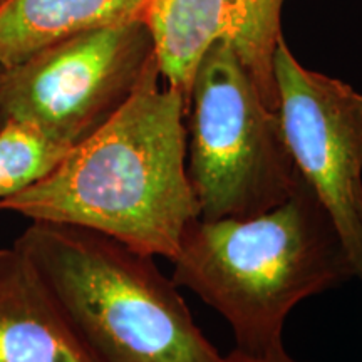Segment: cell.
I'll use <instances>...</instances> for the list:
<instances>
[{
  "label": "cell",
  "instance_id": "6da1fadb",
  "mask_svg": "<svg viewBox=\"0 0 362 362\" xmlns=\"http://www.w3.org/2000/svg\"><path fill=\"white\" fill-rule=\"evenodd\" d=\"M160 78L153 57L121 110L0 211L96 230L171 262L200 208L187 173V99Z\"/></svg>",
  "mask_w": 362,
  "mask_h": 362
},
{
  "label": "cell",
  "instance_id": "7a4b0ae2",
  "mask_svg": "<svg viewBox=\"0 0 362 362\" xmlns=\"http://www.w3.org/2000/svg\"><path fill=\"white\" fill-rule=\"evenodd\" d=\"M171 262L173 282L218 312L235 349L250 356L282 354L293 307L357 277L332 216L304 178L264 214L193 220Z\"/></svg>",
  "mask_w": 362,
  "mask_h": 362
},
{
  "label": "cell",
  "instance_id": "3957f363",
  "mask_svg": "<svg viewBox=\"0 0 362 362\" xmlns=\"http://www.w3.org/2000/svg\"><path fill=\"white\" fill-rule=\"evenodd\" d=\"M13 245L98 362H223L155 257L52 221H30Z\"/></svg>",
  "mask_w": 362,
  "mask_h": 362
},
{
  "label": "cell",
  "instance_id": "277c9868",
  "mask_svg": "<svg viewBox=\"0 0 362 362\" xmlns=\"http://www.w3.org/2000/svg\"><path fill=\"white\" fill-rule=\"evenodd\" d=\"M187 112V173L202 220L248 218L296 192L302 176L277 111L228 44L205 52Z\"/></svg>",
  "mask_w": 362,
  "mask_h": 362
},
{
  "label": "cell",
  "instance_id": "5b68a950",
  "mask_svg": "<svg viewBox=\"0 0 362 362\" xmlns=\"http://www.w3.org/2000/svg\"><path fill=\"white\" fill-rule=\"evenodd\" d=\"M155 57L146 22L90 29L0 69V126H29L74 148L107 123Z\"/></svg>",
  "mask_w": 362,
  "mask_h": 362
},
{
  "label": "cell",
  "instance_id": "8992f818",
  "mask_svg": "<svg viewBox=\"0 0 362 362\" xmlns=\"http://www.w3.org/2000/svg\"><path fill=\"white\" fill-rule=\"evenodd\" d=\"M277 116L298 175L314 189L362 275V94L305 69L279 40Z\"/></svg>",
  "mask_w": 362,
  "mask_h": 362
},
{
  "label": "cell",
  "instance_id": "52a82bcc",
  "mask_svg": "<svg viewBox=\"0 0 362 362\" xmlns=\"http://www.w3.org/2000/svg\"><path fill=\"white\" fill-rule=\"evenodd\" d=\"M284 0H146L143 19L153 39L160 76L188 99L197 67L216 42H225L277 111L274 54Z\"/></svg>",
  "mask_w": 362,
  "mask_h": 362
},
{
  "label": "cell",
  "instance_id": "ba28073f",
  "mask_svg": "<svg viewBox=\"0 0 362 362\" xmlns=\"http://www.w3.org/2000/svg\"><path fill=\"white\" fill-rule=\"evenodd\" d=\"M0 362H98L16 245L0 248Z\"/></svg>",
  "mask_w": 362,
  "mask_h": 362
},
{
  "label": "cell",
  "instance_id": "9c48e42d",
  "mask_svg": "<svg viewBox=\"0 0 362 362\" xmlns=\"http://www.w3.org/2000/svg\"><path fill=\"white\" fill-rule=\"evenodd\" d=\"M146 0H0V69L84 30L141 19Z\"/></svg>",
  "mask_w": 362,
  "mask_h": 362
},
{
  "label": "cell",
  "instance_id": "30bf717a",
  "mask_svg": "<svg viewBox=\"0 0 362 362\" xmlns=\"http://www.w3.org/2000/svg\"><path fill=\"white\" fill-rule=\"evenodd\" d=\"M67 151L29 126H0V202L42 180Z\"/></svg>",
  "mask_w": 362,
  "mask_h": 362
},
{
  "label": "cell",
  "instance_id": "8fae6325",
  "mask_svg": "<svg viewBox=\"0 0 362 362\" xmlns=\"http://www.w3.org/2000/svg\"><path fill=\"white\" fill-rule=\"evenodd\" d=\"M223 362H307V361H297L287 354V351L282 354L275 356H250L245 352L235 349L230 352L228 356H223Z\"/></svg>",
  "mask_w": 362,
  "mask_h": 362
},
{
  "label": "cell",
  "instance_id": "7c38bea8",
  "mask_svg": "<svg viewBox=\"0 0 362 362\" xmlns=\"http://www.w3.org/2000/svg\"><path fill=\"white\" fill-rule=\"evenodd\" d=\"M361 279H362V275H361Z\"/></svg>",
  "mask_w": 362,
  "mask_h": 362
}]
</instances>
